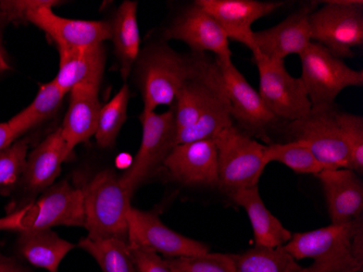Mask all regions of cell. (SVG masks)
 <instances>
[{
	"mask_svg": "<svg viewBox=\"0 0 363 272\" xmlns=\"http://www.w3.org/2000/svg\"><path fill=\"white\" fill-rule=\"evenodd\" d=\"M205 55L183 56L164 44L152 45L140 52L136 61V81L144 102V112L159 106H171L185 82L195 75Z\"/></svg>",
	"mask_w": 363,
	"mask_h": 272,
	"instance_id": "1",
	"label": "cell"
},
{
	"mask_svg": "<svg viewBox=\"0 0 363 272\" xmlns=\"http://www.w3.org/2000/svg\"><path fill=\"white\" fill-rule=\"evenodd\" d=\"M362 226L360 217L347 224L293 233L284 249L296 261L311 259L312 265L299 272H362L363 261L352 249L354 234Z\"/></svg>",
	"mask_w": 363,
	"mask_h": 272,
	"instance_id": "2",
	"label": "cell"
},
{
	"mask_svg": "<svg viewBox=\"0 0 363 272\" xmlns=\"http://www.w3.org/2000/svg\"><path fill=\"white\" fill-rule=\"evenodd\" d=\"M85 228L89 239L128 241L132 196L113 170H103L83 187Z\"/></svg>",
	"mask_w": 363,
	"mask_h": 272,
	"instance_id": "3",
	"label": "cell"
},
{
	"mask_svg": "<svg viewBox=\"0 0 363 272\" xmlns=\"http://www.w3.org/2000/svg\"><path fill=\"white\" fill-rule=\"evenodd\" d=\"M83 189L63 181L49 187L36 202L0 219V230H47L57 226L84 227Z\"/></svg>",
	"mask_w": 363,
	"mask_h": 272,
	"instance_id": "4",
	"label": "cell"
},
{
	"mask_svg": "<svg viewBox=\"0 0 363 272\" xmlns=\"http://www.w3.org/2000/svg\"><path fill=\"white\" fill-rule=\"evenodd\" d=\"M218 151V186L228 194L258 186L266 169V145L235 126L224 129L213 138Z\"/></svg>",
	"mask_w": 363,
	"mask_h": 272,
	"instance_id": "5",
	"label": "cell"
},
{
	"mask_svg": "<svg viewBox=\"0 0 363 272\" xmlns=\"http://www.w3.org/2000/svg\"><path fill=\"white\" fill-rule=\"evenodd\" d=\"M301 77L311 109L331 107L345 89L362 87L363 72L348 67L325 47L311 42L299 55Z\"/></svg>",
	"mask_w": 363,
	"mask_h": 272,
	"instance_id": "6",
	"label": "cell"
},
{
	"mask_svg": "<svg viewBox=\"0 0 363 272\" xmlns=\"http://www.w3.org/2000/svg\"><path fill=\"white\" fill-rule=\"evenodd\" d=\"M312 11L309 22L312 42L325 47L337 58L354 56L352 48L363 44V1H324Z\"/></svg>",
	"mask_w": 363,
	"mask_h": 272,
	"instance_id": "7",
	"label": "cell"
},
{
	"mask_svg": "<svg viewBox=\"0 0 363 272\" xmlns=\"http://www.w3.org/2000/svg\"><path fill=\"white\" fill-rule=\"evenodd\" d=\"M259 72V95L269 111L284 121H297L311 111V103L299 77L289 75L284 60L252 52Z\"/></svg>",
	"mask_w": 363,
	"mask_h": 272,
	"instance_id": "8",
	"label": "cell"
},
{
	"mask_svg": "<svg viewBox=\"0 0 363 272\" xmlns=\"http://www.w3.org/2000/svg\"><path fill=\"white\" fill-rule=\"evenodd\" d=\"M336 111L334 106L311 109L309 114L287 126L291 141L307 146L323 170L352 169L350 151L336 122Z\"/></svg>",
	"mask_w": 363,
	"mask_h": 272,
	"instance_id": "9",
	"label": "cell"
},
{
	"mask_svg": "<svg viewBox=\"0 0 363 272\" xmlns=\"http://www.w3.org/2000/svg\"><path fill=\"white\" fill-rule=\"evenodd\" d=\"M140 120L143 126L140 149L132 165L120 177L124 189L130 196L159 165H163L177 140L173 107L162 114L143 111Z\"/></svg>",
	"mask_w": 363,
	"mask_h": 272,
	"instance_id": "10",
	"label": "cell"
},
{
	"mask_svg": "<svg viewBox=\"0 0 363 272\" xmlns=\"http://www.w3.org/2000/svg\"><path fill=\"white\" fill-rule=\"evenodd\" d=\"M216 60L233 121L235 120L250 136L257 135L267 140L269 131L279 124V119L269 111L258 91L248 83L233 61Z\"/></svg>",
	"mask_w": 363,
	"mask_h": 272,
	"instance_id": "11",
	"label": "cell"
},
{
	"mask_svg": "<svg viewBox=\"0 0 363 272\" xmlns=\"http://www.w3.org/2000/svg\"><path fill=\"white\" fill-rule=\"evenodd\" d=\"M130 247L161 254L166 259L196 256L208 253L207 245L175 232L163 224L156 212L130 207L128 214Z\"/></svg>",
	"mask_w": 363,
	"mask_h": 272,
	"instance_id": "12",
	"label": "cell"
},
{
	"mask_svg": "<svg viewBox=\"0 0 363 272\" xmlns=\"http://www.w3.org/2000/svg\"><path fill=\"white\" fill-rule=\"evenodd\" d=\"M164 38L185 43L196 54L212 53L218 60H232L225 33L211 14L195 3L164 31Z\"/></svg>",
	"mask_w": 363,
	"mask_h": 272,
	"instance_id": "13",
	"label": "cell"
},
{
	"mask_svg": "<svg viewBox=\"0 0 363 272\" xmlns=\"http://www.w3.org/2000/svg\"><path fill=\"white\" fill-rule=\"evenodd\" d=\"M58 4L60 1L48 0L45 5L32 10L28 18V22L44 31L58 49L82 48L111 40L110 21L65 19L52 11V7Z\"/></svg>",
	"mask_w": 363,
	"mask_h": 272,
	"instance_id": "14",
	"label": "cell"
},
{
	"mask_svg": "<svg viewBox=\"0 0 363 272\" xmlns=\"http://www.w3.org/2000/svg\"><path fill=\"white\" fill-rule=\"evenodd\" d=\"M315 4L303 5L284 21L252 33L250 49L267 58L284 60L289 55H301L312 42L309 18Z\"/></svg>",
	"mask_w": 363,
	"mask_h": 272,
	"instance_id": "15",
	"label": "cell"
},
{
	"mask_svg": "<svg viewBox=\"0 0 363 272\" xmlns=\"http://www.w3.org/2000/svg\"><path fill=\"white\" fill-rule=\"evenodd\" d=\"M223 93V83L217 60L203 56L198 70L185 82L175 99L173 109L177 130L191 126Z\"/></svg>",
	"mask_w": 363,
	"mask_h": 272,
	"instance_id": "16",
	"label": "cell"
},
{
	"mask_svg": "<svg viewBox=\"0 0 363 272\" xmlns=\"http://www.w3.org/2000/svg\"><path fill=\"white\" fill-rule=\"evenodd\" d=\"M195 4L217 20L228 40L248 48L254 33L252 24L285 5L283 1L258 0H197Z\"/></svg>",
	"mask_w": 363,
	"mask_h": 272,
	"instance_id": "17",
	"label": "cell"
},
{
	"mask_svg": "<svg viewBox=\"0 0 363 272\" xmlns=\"http://www.w3.org/2000/svg\"><path fill=\"white\" fill-rule=\"evenodd\" d=\"M163 165L182 183L218 186V151L213 140L175 145Z\"/></svg>",
	"mask_w": 363,
	"mask_h": 272,
	"instance_id": "18",
	"label": "cell"
},
{
	"mask_svg": "<svg viewBox=\"0 0 363 272\" xmlns=\"http://www.w3.org/2000/svg\"><path fill=\"white\" fill-rule=\"evenodd\" d=\"M317 177L332 224H347L363 217V183L354 170H322Z\"/></svg>",
	"mask_w": 363,
	"mask_h": 272,
	"instance_id": "19",
	"label": "cell"
},
{
	"mask_svg": "<svg viewBox=\"0 0 363 272\" xmlns=\"http://www.w3.org/2000/svg\"><path fill=\"white\" fill-rule=\"evenodd\" d=\"M69 157L60 128L56 129L26 158L19 180L24 193L33 197L49 189L60 175L62 163Z\"/></svg>",
	"mask_w": 363,
	"mask_h": 272,
	"instance_id": "20",
	"label": "cell"
},
{
	"mask_svg": "<svg viewBox=\"0 0 363 272\" xmlns=\"http://www.w3.org/2000/svg\"><path fill=\"white\" fill-rule=\"evenodd\" d=\"M59 71L54 81L63 93H70L77 85L99 87L106 67V50L103 44L59 49Z\"/></svg>",
	"mask_w": 363,
	"mask_h": 272,
	"instance_id": "21",
	"label": "cell"
},
{
	"mask_svg": "<svg viewBox=\"0 0 363 272\" xmlns=\"http://www.w3.org/2000/svg\"><path fill=\"white\" fill-rule=\"evenodd\" d=\"M98 92L99 87L93 85H77L70 91L68 111L60 126L69 155L95 135L101 110Z\"/></svg>",
	"mask_w": 363,
	"mask_h": 272,
	"instance_id": "22",
	"label": "cell"
},
{
	"mask_svg": "<svg viewBox=\"0 0 363 272\" xmlns=\"http://www.w3.org/2000/svg\"><path fill=\"white\" fill-rule=\"evenodd\" d=\"M230 196L247 212L254 231L256 246L275 249L284 246L291 240L293 233L289 232L266 207L259 193L258 186L240 190Z\"/></svg>",
	"mask_w": 363,
	"mask_h": 272,
	"instance_id": "23",
	"label": "cell"
},
{
	"mask_svg": "<svg viewBox=\"0 0 363 272\" xmlns=\"http://www.w3.org/2000/svg\"><path fill=\"white\" fill-rule=\"evenodd\" d=\"M136 1L126 0L118 8L111 24V40L119 61L121 77L126 81L140 52V34Z\"/></svg>",
	"mask_w": 363,
	"mask_h": 272,
	"instance_id": "24",
	"label": "cell"
},
{
	"mask_svg": "<svg viewBox=\"0 0 363 272\" xmlns=\"http://www.w3.org/2000/svg\"><path fill=\"white\" fill-rule=\"evenodd\" d=\"M74 245L63 240L52 229L21 232L18 251L35 267L48 272H58L59 266Z\"/></svg>",
	"mask_w": 363,
	"mask_h": 272,
	"instance_id": "25",
	"label": "cell"
},
{
	"mask_svg": "<svg viewBox=\"0 0 363 272\" xmlns=\"http://www.w3.org/2000/svg\"><path fill=\"white\" fill-rule=\"evenodd\" d=\"M65 96V93L61 91L54 80L43 84L30 105L12 116L7 122L16 140L30 129L52 118L60 108Z\"/></svg>",
	"mask_w": 363,
	"mask_h": 272,
	"instance_id": "26",
	"label": "cell"
},
{
	"mask_svg": "<svg viewBox=\"0 0 363 272\" xmlns=\"http://www.w3.org/2000/svg\"><path fill=\"white\" fill-rule=\"evenodd\" d=\"M233 124L230 106L225 93H223L214 100L191 126L177 131L175 145L195 141L213 140L224 129Z\"/></svg>",
	"mask_w": 363,
	"mask_h": 272,
	"instance_id": "27",
	"label": "cell"
},
{
	"mask_svg": "<svg viewBox=\"0 0 363 272\" xmlns=\"http://www.w3.org/2000/svg\"><path fill=\"white\" fill-rule=\"evenodd\" d=\"M79 246L91 254L104 272H136L128 241L120 239L93 240L85 237L79 243Z\"/></svg>",
	"mask_w": 363,
	"mask_h": 272,
	"instance_id": "28",
	"label": "cell"
},
{
	"mask_svg": "<svg viewBox=\"0 0 363 272\" xmlns=\"http://www.w3.org/2000/svg\"><path fill=\"white\" fill-rule=\"evenodd\" d=\"M238 272H299L301 266L284 246H255L234 255Z\"/></svg>",
	"mask_w": 363,
	"mask_h": 272,
	"instance_id": "29",
	"label": "cell"
},
{
	"mask_svg": "<svg viewBox=\"0 0 363 272\" xmlns=\"http://www.w3.org/2000/svg\"><path fill=\"white\" fill-rule=\"evenodd\" d=\"M263 159L267 165L281 163L293 170L294 173L303 175H318L323 170L309 148L296 141L266 145Z\"/></svg>",
	"mask_w": 363,
	"mask_h": 272,
	"instance_id": "30",
	"label": "cell"
},
{
	"mask_svg": "<svg viewBox=\"0 0 363 272\" xmlns=\"http://www.w3.org/2000/svg\"><path fill=\"white\" fill-rule=\"evenodd\" d=\"M130 96L128 84H124L110 102L101 106L95 133L96 141L99 146L107 148L116 143L126 120Z\"/></svg>",
	"mask_w": 363,
	"mask_h": 272,
	"instance_id": "31",
	"label": "cell"
},
{
	"mask_svg": "<svg viewBox=\"0 0 363 272\" xmlns=\"http://www.w3.org/2000/svg\"><path fill=\"white\" fill-rule=\"evenodd\" d=\"M172 272H238L234 255L208 253L196 256L164 259Z\"/></svg>",
	"mask_w": 363,
	"mask_h": 272,
	"instance_id": "32",
	"label": "cell"
},
{
	"mask_svg": "<svg viewBox=\"0 0 363 272\" xmlns=\"http://www.w3.org/2000/svg\"><path fill=\"white\" fill-rule=\"evenodd\" d=\"M336 122L350 154L352 170L363 173V118L350 112L336 111Z\"/></svg>",
	"mask_w": 363,
	"mask_h": 272,
	"instance_id": "33",
	"label": "cell"
},
{
	"mask_svg": "<svg viewBox=\"0 0 363 272\" xmlns=\"http://www.w3.org/2000/svg\"><path fill=\"white\" fill-rule=\"evenodd\" d=\"M28 148V142L22 140L0 153V187H8L19 182L26 167Z\"/></svg>",
	"mask_w": 363,
	"mask_h": 272,
	"instance_id": "34",
	"label": "cell"
},
{
	"mask_svg": "<svg viewBox=\"0 0 363 272\" xmlns=\"http://www.w3.org/2000/svg\"><path fill=\"white\" fill-rule=\"evenodd\" d=\"M47 1L48 0H3L0 1V16L6 22L12 23L28 22L30 12Z\"/></svg>",
	"mask_w": 363,
	"mask_h": 272,
	"instance_id": "35",
	"label": "cell"
},
{
	"mask_svg": "<svg viewBox=\"0 0 363 272\" xmlns=\"http://www.w3.org/2000/svg\"><path fill=\"white\" fill-rule=\"evenodd\" d=\"M130 249L136 272H172L166 259H162L158 254L143 251L135 247H130Z\"/></svg>",
	"mask_w": 363,
	"mask_h": 272,
	"instance_id": "36",
	"label": "cell"
},
{
	"mask_svg": "<svg viewBox=\"0 0 363 272\" xmlns=\"http://www.w3.org/2000/svg\"><path fill=\"white\" fill-rule=\"evenodd\" d=\"M0 272H30L12 257L0 254Z\"/></svg>",
	"mask_w": 363,
	"mask_h": 272,
	"instance_id": "37",
	"label": "cell"
},
{
	"mask_svg": "<svg viewBox=\"0 0 363 272\" xmlns=\"http://www.w3.org/2000/svg\"><path fill=\"white\" fill-rule=\"evenodd\" d=\"M16 141V138L8 124H0V153L11 146Z\"/></svg>",
	"mask_w": 363,
	"mask_h": 272,
	"instance_id": "38",
	"label": "cell"
},
{
	"mask_svg": "<svg viewBox=\"0 0 363 272\" xmlns=\"http://www.w3.org/2000/svg\"><path fill=\"white\" fill-rule=\"evenodd\" d=\"M8 69H9V65H8L7 61L4 58L3 52H1V46H0V72L8 70Z\"/></svg>",
	"mask_w": 363,
	"mask_h": 272,
	"instance_id": "39",
	"label": "cell"
},
{
	"mask_svg": "<svg viewBox=\"0 0 363 272\" xmlns=\"http://www.w3.org/2000/svg\"><path fill=\"white\" fill-rule=\"evenodd\" d=\"M0 46H1V34H0Z\"/></svg>",
	"mask_w": 363,
	"mask_h": 272,
	"instance_id": "40",
	"label": "cell"
}]
</instances>
